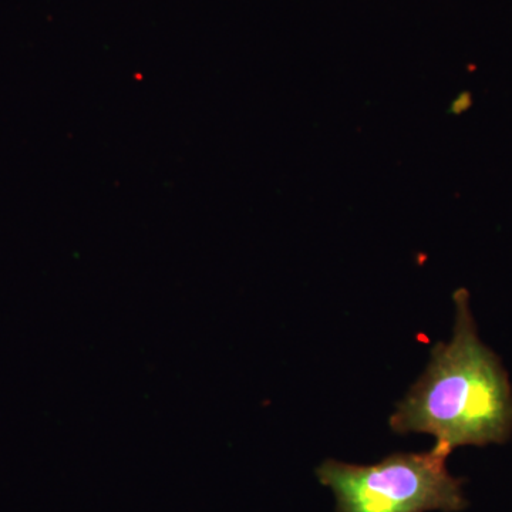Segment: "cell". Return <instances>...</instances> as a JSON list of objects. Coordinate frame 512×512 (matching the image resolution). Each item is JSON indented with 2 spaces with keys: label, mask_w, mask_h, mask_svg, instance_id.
<instances>
[{
  "label": "cell",
  "mask_w": 512,
  "mask_h": 512,
  "mask_svg": "<svg viewBox=\"0 0 512 512\" xmlns=\"http://www.w3.org/2000/svg\"><path fill=\"white\" fill-rule=\"evenodd\" d=\"M453 336L431 350L430 362L389 419L397 434H429L453 453L463 446L503 444L512 433V390L497 355L478 338L466 289L454 293Z\"/></svg>",
  "instance_id": "obj_1"
},
{
  "label": "cell",
  "mask_w": 512,
  "mask_h": 512,
  "mask_svg": "<svg viewBox=\"0 0 512 512\" xmlns=\"http://www.w3.org/2000/svg\"><path fill=\"white\" fill-rule=\"evenodd\" d=\"M450 454L396 453L372 466L323 461L320 484L330 488L338 512H458L467 507L463 481L448 473Z\"/></svg>",
  "instance_id": "obj_2"
},
{
  "label": "cell",
  "mask_w": 512,
  "mask_h": 512,
  "mask_svg": "<svg viewBox=\"0 0 512 512\" xmlns=\"http://www.w3.org/2000/svg\"><path fill=\"white\" fill-rule=\"evenodd\" d=\"M471 106L470 93H463L458 96V99L453 101L451 104L450 113L461 114L464 110H467Z\"/></svg>",
  "instance_id": "obj_3"
}]
</instances>
